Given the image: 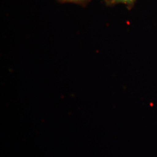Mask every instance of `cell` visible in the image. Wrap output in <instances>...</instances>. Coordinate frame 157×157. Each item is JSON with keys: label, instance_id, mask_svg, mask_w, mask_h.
<instances>
[{"label": "cell", "instance_id": "7a4b0ae2", "mask_svg": "<svg viewBox=\"0 0 157 157\" xmlns=\"http://www.w3.org/2000/svg\"><path fill=\"white\" fill-rule=\"evenodd\" d=\"M62 1H68V2H78L83 0H61Z\"/></svg>", "mask_w": 157, "mask_h": 157}, {"label": "cell", "instance_id": "6da1fadb", "mask_svg": "<svg viewBox=\"0 0 157 157\" xmlns=\"http://www.w3.org/2000/svg\"><path fill=\"white\" fill-rule=\"evenodd\" d=\"M135 0H112L113 3H122L127 5H131L132 4Z\"/></svg>", "mask_w": 157, "mask_h": 157}]
</instances>
